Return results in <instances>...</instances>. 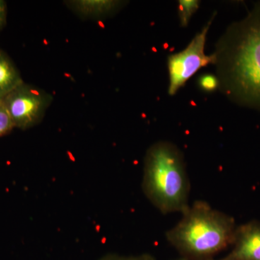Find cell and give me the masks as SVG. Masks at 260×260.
Segmentation results:
<instances>
[{"label": "cell", "mask_w": 260, "mask_h": 260, "mask_svg": "<svg viewBox=\"0 0 260 260\" xmlns=\"http://www.w3.org/2000/svg\"><path fill=\"white\" fill-rule=\"evenodd\" d=\"M211 260H215V259H211ZM218 260H225V259H223H223H218Z\"/></svg>", "instance_id": "cell-15"}, {"label": "cell", "mask_w": 260, "mask_h": 260, "mask_svg": "<svg viewBox=\"0 0 260 260\" xmlns=\"http://www.w3.org/2000/svg\"><path fill=\"white\" fill-rule=\"evenodd\" d=\"M99 260H156L150 254H141L136 256H121L116 254H107Z\"/></svg>", "instance_id": "cell-12"}, {"label": "cell", "mask_w": 260, "mask_h": 260, "mask_svg": "<svg viewBox=\"0 0 260 260\" xmlns=\"http://www.w3.org/2000/svg\"><path fill=\"white\" fill-rule=\"evenodd\" d=\"M7 4L5 1L0 0V31L4 28L6 23Z\"/></svg>", "instance_id": "cell-13"}, {"label": "cell", "mask_w": 260, "mask_h": 260, "mask_svg": "<svg viewBox=\"0 0 260 260\" xmlns=\"http://www.w3.org/2000/svg\"><path fill=\"white\" fill-rule=\"evenodd\" d=\"M215 15L216 13L212 15L203 29L195 35L184 50L168 56L169 78L168 93L169 95H175L186 81L201 68L215 63L213 54L207 55L205 47L207 35Z\"/></svg>", "instance_id": "cell-4"}, {"label": "cell", "mask_w": 260, "mask_h": 260, "mask_svg": "<svg viewBox=\"0 0 260 260\" xmlns=\"http://www.w3.org/2000/svg\"><path fill=\"white\" fill-rule=\"evenodd\" d=\"M174 260H188V259H186V258L180 257V258H179V259H174Z\"/></svg>", "instance_id": "cell-14"}, {"label": "cell", "mask_w": 260, "mask_h": 260, "mask_svg": "<svg viewBox=\"0 0 260 260\" xmlns=\"http://www.w3.org/2000/svg\"><path fill=\"white\" fill-rule=\"evenodd\" d=\"M198 83L200 88L208 93L219 90V85H220L216 75L210 74V73H205L200 75L198 78Z\"/></svg>", "instance_id": "cell-10"}, {"label": "cell", "mask_w": 260, "mask_h": 260, "mask_svg": "<svg viewBox=\"0 0 260 260\" xmlns=\"http://www.w3.org/2000/svg\"><path fill=\"white\" fill-rule=\"evenodd\" d=\"M213 55L219 90L234 104L260 111V1L228 27Z\"/></svg>", "instance_id": "cell-1"}, {"label": "cell", "mask_w": 260, "mask_h": 260, "mask_svg": "<svg viewBox=\"0 0 260 260\" xmlns=\"http://www.w3.org/2000/svg\"><path fill=\"white\" fill-rule=\"evenodd\" d=\"M15 128L3 99H0V138L8 134Z\"/></svg>", "instance_id": "cell-11"}, {"label": "cell", "mask_w": 260, "mask_h": 260, "mask_svg": "<svg viewBox=\"0 0 260 260\" xmlns=\"http://www.w3.org/2000/svg\"><path fill=\"white\" fill-rule=\"evenodd\" d=\"M200 2L198 0H180L178 5V15L181 27L189 25L192 15L199 8Z\"/></svg>", "instance_id": "cell-9"}, {"label": "cell", "mask_w": 260, "mask_h": 260, "mask_svg": "<svg viewBox=\"0 0 260 260\" xmlns=\"http://www.w3.org/2000/svg\"><path fill=\"white\" fill-rule=\"evenodd\" d=\"M142 185L149 201L162 214L183 213L189 208L190 182L177 145L159 141L148 148Z\"/></svg>", "instance_id": "cell-3"}, {"label": "cell", "mask_w": 260, "mask_h": 260, "mask_svg": "<svg viewBox=\"0 0 260 260\" xmlns=\"http://www.w3.org/2000/svg\"><path fill=\"white\" fill-rule=\"evenodd\" d=\"M232 251L225 260H260V222L251 221L236 229Z\"/></svg>", "instance_id": "cell-6"}, {"label": "cell", "mask_w": 260, "mask_h": 260, "mask_svg": "<svg viewBox=\"0 0 260 260\" xmlns=\"http://www.w3.org/2000/svg\"><path fill=\"white\" fill-rule=\"evenodd\" d=\"M179 223L168 231V242L188 260H211L232 245L236 226L234 218L214 209L202 200L189 205Z\"/></svg>", "instance_id": "cell-2"}, {"label": "cell", "mask_w": 260, "mask_h": 260, "mask_svg": "<svg viewBox=\"0 0 260 260\" xmlns=\"http://www.w3.org/2000/svg\"><path fill=\"white\" fill-rule=\"evenodd\" d=\"M123 2L114 0H75L68 5L75 13L90 18H101L115 13Z\"/></svg>", "instance_id": "cell-7"}, {"label": "cell", "mask_w": 260, "mask_h": 260, "mask_svg": "<svg viewBox=\"0 0 260 260\" xmlns=\"http://www.w3.org/2000/svg\"><path fill=\"white\" fill-rule=\"evenodd\" d=\"M52 100L51 94L25 83L3 99L13 125L23 130L42 121Z\"/></svg>", "instance_id": "cell-5"}, {"label": "cell", "mask_w": 260, "mask_h": 260, "mask_svg": "<svg viewBox=\"0 0 260 260\" xmlns=\"http://www.w3.org/2000/svg\"><path fill=\"white\" fill-rule=\"evenodd\" d=\"M23 83L14 63L6 53L0 49V99H4Z\"/></svg>", "instance_id": "cell-8"}]
</instances>
